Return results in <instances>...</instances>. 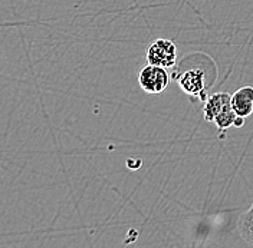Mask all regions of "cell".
<instances>
[{
    "label": "cell",
    "mask_w": 253,
    "mask_h": 248,
    "mask_svg": "<svg viewBox=\"0 0 253 248\" xmlns=\"http://www.w3.org/2000/svg\"><path fill=\"white\" fill-rule=\"evenodd\" d=\"M138 83L144 92L163 93L170 85V75L166 68L148 63L138 73Z\"/></svg>",
    "instance_id": "cell-1"
},
{
    "label": "cell",
    "mask_w": 253,
    "mask_h": 248,
    "mask_svg": "<svg viewBox=\"0 0 253 248\" xmlns=\"http://www.w3.org/2000/svg\"><path fill=\"white\" fill-rule=\"evenodd\" d=\"M147 62L161 68H173L177 62V47L173 40L157 39L147 49Z\"/></svg>",
    "instance_id": "cell-2"
},
{
    "label": "cell",
    "mask_w": 253,
    "mask_h": 248,
    "mask_svg": "<svg viewBox=\"0 0 253 248\" xmlns=\"http://www.w3.org/2000/svg\"><path fill=\"white\" fill-rule=\"evenodd\" d=\"M178 85L183 92L199 101L206 102V99L209 98L205 83V73L200 69H189L181 73V76L178 78Z\"/></svg>",
    "instance_id": "cell-3"
},
{
    "label": "cell",
    "mask_w": 253,
    "mask_h": 248,
    "mask_svg": "<svg viewBox=\"0 0 253 248\" xmlns=\"http://www.w3.org/2000/svg\"><path fill=\"white\" fill-rule=\"evenodd\" d=\"M232 95L226 92H216L206 99L203 113L207 122H213L216 116L229 106H232Z\"/></svg>",
    "instance_id": "cell-4"
},
{
    "label": "cell",
    "mask_w": 253,
    "mask_h": 248,
    "mask_svg": "<svg viewBox=\"0 0 253 248\" xmlns=\"http://www.w3.org/2000/svg\"><path fill=\"white\" fill-rule=\"evenodd\" d=\"M232 108L237 116L248 118L253 113V86H243L232 95Z\"/></svg>",
    "instance_id": "cell-5"
},
{
    "label": "cell",
    "mask_w": 253,
    "mask_h": 248,
    "mask_svg": "<svg viewBox=\"0 0 253 248\" xmlns=\"http://www.w3.org/2000/svg\"><path fill=\"white\" fill-rule=\"evenodd\" d=\"M239 233L249 246H253V205L239 218Z\"/></svg>",
    "instance_id": "cell-6"
},
{
    "label": "cell",
    "mask_w": 253,
    "mask_h": 248,
    "mask_svg": "<svg viewBox=\"0 0 253 248\" xmlns=\"http://www.w3.org/2000/svg\"><path fill=\"white\" fill-rule=\"evenodd\" d=\"M245 125V118H242V116H237L236 121H235V125L233 126H236V128H240V126H243Z\"/></svg>",
    "instance_id": "cell-7"
},
{
    "label": "cell",
    "mask_w": 253,
    "mask_h": 248,
    "mask_svg": "<svg viewBox=\"0 0 253 248\" xmlns=\"http://www.w3.org/2000/svg\"><path fill=\"white\" fill-rule=\"evenodd\" d=\"M252 205H253V204H252Z\"/></svg>",
    "instance_id": "cell-8"
}]
</instances>
